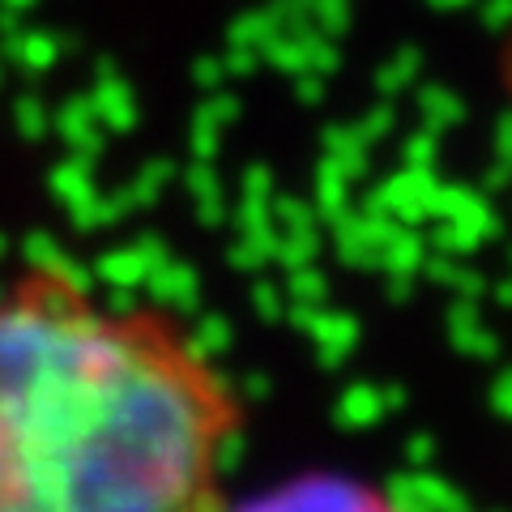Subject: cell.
Returning a JSON list of instances; mask_svg holds the SVG:
<instances>
[{"mask_svg":"<svg viewBox=\"0 0 512 512\" xmlns=\"http://www.w3.org/2000/svg\"><path fill=\"white\" fill-rule=\"evenodd\" d=\"M244 427L184 312L56 256L0 274V512H222Z\"/></svg>","mask_w":512,"mask_h":512,"instance_id":"obj_1","label":"cell"},{"mask_svg":"<svg viewBox=\"0 0 512 512\" xmlns=\"http://www.w3.org/2000/svg\"><path fill=\"white\" fill-rule=\"evenodd\" d=\"M222 512H419L393 483L350 466H303L227 495Z\"/></svg>","mask_w":512,"mask_h":512,"instance_id":"obj_2","label":"cell"}]
</instances>
